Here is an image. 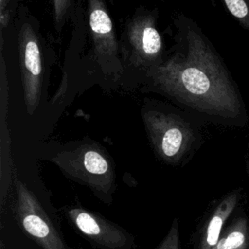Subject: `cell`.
I'll list each match as a JSON object with an SVG mask.
<instances>
[{"label": "cell", "instance_id": "obj_1", "mask_svg": "<svg viewBox=\"0 0 249 249\" xmlns=\"http://www.w3.org/2000/svg\"><path fill=\"white\" fill-rule=\"evenodd\" d=\"M172 54L145 70L158 92L228 125L243 127L248 111L239 88L224 60L191 18H175Z\"/></svg>", "mask_w": 249, "mask_h": 249}, {"label": "cell", "instance_id": "obj_2", "mask_svg": "<svg viewBox=\"0 0 249 249\" xmlns=\"http://www.w3.org/2000/svg\"><path fill=\"white\" fill-rule=\"evenodd\" d=\"M50 160L67 178L89 188L102 202L112 203L117 189L115 165L111 156L97 142L84 138L68 143Z\"/></svg>", "mask_w": 249, "mask_h": 249}, {"label": "cell", "instance_id": "obj_3", "mask_svg": "<svg viewBox=\"0 0 249 249\" xmlns=\"http://www.w3.org/2000/svg\"><path fill=\"white\" fill-rule=\"evenodd\" d=\"M141 115L157 157L172 165L186 161L198 141V135L192 124L181 116L167 111L144 109Z\"/></svg>", "mask_w": 249, "mask_h": 249}, {"label": "cell", "instance_id": "obj_4", "mask_svg": "<svg viewBox=\"0 0 249 249\" xmlns=\"http://www.w3.org/2000/svg\"><path fill=\"white\" fill-rule=\"evenodd\" d=\"M157 19L158 11L145 8H138L127 19L122 35V50L131 65L146 70L163 60V40Z\"/></svg>", "mask_w": 249, "mask_h": 249}, {"label": "cell", "instance_id": "obj_5", "mask_svg": "<svg viewBox=\"0 0 249 249\" xmlns=\"http://www.w3.org/2000/svg\"><path fill=\"white\" fill-rule=\"evenodd\" d=\"M88 23L94 60L103 74L119 79L123 74L119 43L104 0H88Z\"/></svg>", "mask_w": 249, "mask_h": 249}, {"label": "cell", "instance_id": "obj_6", "mask_svg": "<svg viewBox=\"0 0 249 249\" xmlns=\"http://www.w3.org/2000/svg\"><path fill=\"white\" fill-rule=\"evenodd\" d=\"M16 213L22 230L42 249H68L33 192L20 180L15 181Z\"/></svg>", "mask_w": 249, "mask_h": 249}, {"label": "cell", "instance_id": "obj_7", "mask_svg": "<svg viewBox=\"0 0 249 249\" xmlns=\"http://www.w3.org/2000/svg\"><path fill=\"white\" fill-rule=\"evenodd\" d=\"M18 47L25 109L28 115H33L42 95L43 57L39 37L27 21L19 28Z\"/></svg>", "mask_w": 249, "mask_h": 249}, {"label": "cell", "instance_id": "obj_8", "mask_svg": "<svg viewBox=\"0 0 249 249\" xmlns=\"http://www.w3.org/2000/svg\"><path fill=\"white\" fill-rule=\"evenodd\" d=\"M67 219L98 249H134V236L96 212L75 206L65 210Z\"/></svg>", "mask_w": 249, "mask_h": 249}, {"label": "cell", "instance_id": "obj_9", "mask_svg": "<svg viewBox=\"0 0 249 249\" xmlns=\"http://www.w3.org/2000/svg\"><path fill=\"white\" fill-rule=\"evenodd\" d=\"M240 197L241 189H234L215 204L202 225L196 249H216L226 224L237 209Z\"/></svg>", "mask_w": 249, "mask_h": 249}, {"label": "cell", "instance_id": "obj_10", "mask_svg": "<svg viewBox=\"0 0 249 249\" xmlns=\"http://www.w3.org/2000/svg\"><path fill=\"white\" fill-rule=\"evenodd\" d=\"M8 86L3 85L1 87V105H2V129H1V148H0V209L3 213L5 203L9 196L10 189L14 181V169L11 154V142L9 137V131L5 128V116L6 105L8 103V91L6 90Z\"/></svg>", "mask_w": 249, "mask_h": 249}, {"label": "cell", "instance_id": "obj_11", "mask_svg": "<svg viewBox=\"0 0 249 249\" xmlns=\"http://www.w3.org/2000/svg\"><path fill=\"white\" fill-rule=\"evenodd\" d=\"M216 249H249V216L242 209L226 224Z\"/></svg>", "mask_w": 249, "mask_h": 249}, {"label": "cell", "instance_id": "obj_12", "mask_svg": "<svg viewBox=\"0 0 249 249\" xmlns=\"http://www.w3.org/2000/svg\"><path fill=\"white\" fill-rule=\"evenodd\" d=\"M237 23L249 32V0H221Z\"/></svg>", "mask_w": 249, "mask_h": 249}, {"label": "cell", "instance_id": "obj_13", "mask_svg": "<svg viewBox=\"0 0 249 249\" xmlns=\"http://www.w3.org/2000/svg\"><path fill=\"white\" fill-rule=\"evenodd\" d=\"M53 6V19L57 31H60L65 24L72 8L73 0H50Z\"/></svg>", "mask_w": 249, "mask_h": 249}, {"label": "cell", "instance_id": "obj_14", "mask_svg": "<svg viewBox=\"0 0 249 249\" xmlns=\"http://www.w3.org/2000/svg\"><path fill=\"white\" fill-rule=\"evenodd\" d=\"M156 249H181L180 226L177 218L172 221L167 233Z\"/></svg>", "mask_w": 249, "mask_h": 249}, {"label": "cell", "instance_id": "obj_15", "mask_svg": "<svg viewBox=\"0 0 249 249\" xmlns=\"http://www.w3.org/2000/svg\"><path fill=\"white\" fill-rule=\"evenodd\" d=\"M247 173H248V177H249V162H247Z\"/></svg>", "mask_w": 249, "mask_h": 249}, {"label": "cell", "instance_id": "obj_16", "mask_svg": "<svg viewBox=\"0 0 249 249\" xmlns=\"http://www.w3.org/2000/svg\"><path fill=\"white\" fill-rule=\"evenodd\" d=\"M247 162H249V144H248V160Z\"/></svg>", "mask_w": 249, "mask_h": 249}]
</instances>
